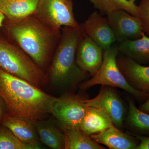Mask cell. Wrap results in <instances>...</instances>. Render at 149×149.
Returning <instances> with one entry per match:
<instances>
[{
  "label": "cell",
  "mask_w": 149,
  "mask_h": 149,
  "mask_svg": "<svg viewBox=\"0 0 149 149\" xmlns=\"http://www.w3.org/2000/svg\"><path fill=\"white\" fill-rule=\"evenodd\" d=\"M0 97L8 114L36 122L52 114L58 98L0 68Z\"/></svg>",
  "instance_id": "1"
},
{
  "label": "cell",
  "mask_w": 149,
  "mask_h": 149,
  "mask_svg": "<svg viewBox=\"0 0 149 149\" xmlns=\"http://www.w3.org/2000/svg\"><path fill=\"white\" fill-rule=\"evenodd\" d=\"M8 33L17 45L40 68L45 69L52 61L61 31L52 29L32 15L6 25Z\"/></svg>",
  "instance_id": "2"
},
{
  "label": "cell",
  "mask_w": 149,
  "mask_h": 149,
  "mask_svg": "<svg viewBox=\"0 0 149 149\" xmlns=\"http://www.w3.org/2000/svg\"><path fill=\"white\" fill-rule=\"evenodd\" d=\"M54 53L49 78L53 86L72 90L86 80L88 75L77 66L75 54L78 43L85 34L83 23L78 27H63Z\"/></svg>",
  "instance_id": "3"
},
{
  "label": "cell",
  "mask_w": 149,
  "mask_h": 149,
  "mask_svg": "<svg viewBox=\"0 0 149 149\" xmlns=\"http://www.w3.org/2000/svg\"><path fill=\"white\" fill-rule=\"evenodd\" d=\"M0 68L37 88H43L48 77L28 55L18 47L0 40Z\"/></svg>",
  "instance_id": "4"
},
{
  "label": "cell",
  "mask_w": 149,
  "mask_h": 149,
  "mask_svg": "<svg viewBox=\"0 0 149 149\" xmlns=\"http://www.w3.org/2000/svg\"><path fill=\"white\" fill-rule=\"evenodd\" d=\"M118 46L112 45L104 51L102 62L98 71L92 78L81 83L78 88L86 91L96 85L119 88L128 92L139 100L148 98L149 93L139 91L128 83L118 65Z\"/></svg>",
  "instance_id": "5"
},
{
  "label": "cell",
  "mask_w": 149,
  "mask_h": 149,
  "mask_svg": "<svg viewBox=\"0 0 149 149\" xmlns=\"http://www.w3.org/2000/svg\"><path fill=\"white\" fill-rule=\"evenodd\" d=\"M34 15L52 29L80 25L74 17L72 0H40Z\"/></svg>",
  "instance_id": "6"
},
{
  "label": "cell",
  "mask_w": 149,
  "mask_h": 149,
  "mask_svg": "<svg viewBox=\"0 0 149 149\" xmlns=\"http://www.w3.org/2000/svg\"><path fill=\"white\" fill-rule=\"evenodd\" d=\"M88 98L81 93H66L58 98L52 114L62 128H80L88 109Z\"/></svg>",
  "instance_id": "7"
},
{
  "label": "cell",
  "mask_w": 149,
  "mask_h": 149,
  "mask_svg": "<svg viewBox=\"0 0 149 149\" xmlns=\"http://www.w3.org/2000/svg\"><path fill=\"white\" fill-rule=\"evenodd\" d=\"M85 103L88 106L103 111L117 128L122 130L124 128L126 110L122 99L115 88L102 85L97 96L94 98L87 99Z\"/></svg>",
  "instance_id": "8"
},
{
  "label": "cell",
  "mask_w": 149,
  "mask_h": 149,
  "mask_svg": "<svg viewBox=\"0 0 149 149\" xmlns=\"http://www.w3.org/2000/svg\"><path fill=\"white\" fill-rule=\"evenodd\" d=\"M107 18L116 42L135 40L142 37L143 27L141 19L123 10H117L107 15Z\"/></svg>",
  "instance_id": "9"
},
{
  "label": "cell",
  "mask_w": 149,
  "mask_h": 149,
  "mask_svg": "<svg viewBox=\"0 0 149 149\" xmlns=\"http://www.w3.org/2000/svg\"><path fill=\"white\" fill-rule=\"evenodd\" d=\"M103 54V50L85 34L77 45L76 63L81 70L93 77L101 65Z\"/></svg>",
  "instance_id": "10"
},
{
  "label": "cell",
  "mask_w": 149,
  "mask_h": 149,
  "mask_svg": "<svg viewBox=\"0 0 149 149\" xmlns=\"http://www.w3.org/2000/svg\"><path fill=\"white\" fill-rule=\"evenodd\" d=\"M83 24L85 34L104 51L116 42L107 18L97 11L90 15Z\"/></svg>",
  "instance_id": "11"
},
{
  "label": "cell",
  "mask_w": 149,
  "mask_h": 149,
  "mask_svg": "<svg viewBox=\"0 0 149 149\" xmlns=\"http://www.w3.org/2000/svg\"><path fill=\"white\" fill-rule=\"evenodd\" d=\"M117 63L120 71L132 87L149 93V66L142 65L125 56L117 58Z\"/></svg>",
  "instance_id": "12"
},
{
  "label": "cell",
  "mask_w": 149,
  "mask_h": 149,
  "mask_svg": "<svg viewBox=\"0 0 149 149\" xmlns=\"http://www.w3.org/2000/svg\"><path fill=\"white\" fill-rule=\"evenodd\" d=\"M100 144H103L110 149H136L139 143L129 133L112 125L100 133L90 136Z\"/></svg>",
  "instance_id": "13"
},
{
  "label": "cell",
  "mask_w": 149,
  "mask_h": 149,
  "mask_svg": "<svg viewBox=\"0 0 149 149\" xmlns=\"http://www.w3.org/2000/svg\"><path fill=\"white\" fill-rule=\"evenodd\" d=\"M0 123L9 128L21 142L40 146L35 122L32 120L7 114Z\"/></svg>",
  "instance_id": "14"
},
{
  "label": "cell",
  "mask_w": 149,
  "mask_h": 149,
  "mask_svg": "<svg viewBox=\"0 0 149 149\" xmlns=\"http://www.w3.org/2000/svg\"><path fill=\"white\" fill-rule=\"evenodd\" d=\"M40 0H0V11L8 21L21 20L35 13Z\"/></svg>",
  "instance_id": "15"
},
{
  "label": "cell",
  "mask_w": 149,
  "mask_h": 149,
  "mask_svg": "<svg viewBox=\"0 0 149 149\" xmlns=\"http://www.w3.org/2000/svg\"><path fill=\"white\" fill-rule=\"evenodd\" d=\"M118 47L119 52L136 62L149 63V37L145 32L139 39L119 42Z\"/></svg>",
  "instance_id": "16"
},
{
  "label": "cell",
  "mask_w": 149,
  "mask_h": 149,
  "mask_svg": "<svg viewBox=\"0 0 149 149\" xmlns=\"http://www.w3.org/2000/svg\"><path fill=\"white\" fill-rule=\"evenodd\" d=\"M113 125L110 118L103 111L88 106L80 129L91 136L102 132Z\"/></svg>",
  "instance_id": "17"
},
{
  "label": "cell",
  "mask_w": 149,
  "mask_h": 149,
  "mask_svg": "<svg viewBox=\"0 0 149 149\" xmlns=\"http://www.w3.org/2000/svg\"><path fill=\"white\" fill-rule=\"evenodd\" d=\"M37 131L41 141L53 149H65V136L52 121L45 119L35 122Z\"/></svg>",
  "instance_id": "18"
},
{
  "label": "cell",
  "mask_w": 149,
  "mask_h": 149,
  "mask_svg": "<svg viewBox=\"0 0 149 149\" xmlns=\"http://www.w3.org/2000/svg\"><path fill=\"white\" fill-rule=\"evenodd\" d=\"M65 136V149H104L80 128H62Z\"/></svg>",
  "instance_id": "19"
},
{
  "label": "cell",
  "mask_w": 149,
  "mask_h": 149,
  "mask_svg": "<svg viewBox=\"0 0 149 149\" xmlns=\"http://www.w3.org/2000/svg\"><path fill=\"white\" fill-rule=\"evenodd\" d=\"M128 111L124 125L132 132L149 136V114L138 108L131 99L128 98Z\"/></svg>",
  "instance_id": "20"
},
{
  "label": "cell",
  "mask_w": 149,
  "mask_h": 149,
  "mask_svg": "<svg viewBox=\"0 0 149 149\" xmlns=\"http://www.w3.org/2000/svg\"><path fill=\"white\" fill-rule=\"evenodd\" d=\"M94 7L102 13L107 15L117 10H123L128 13L139 17V6L136 0H90Z\"/></svg>",
  "instance_id": "21"
},
{
  "label": "cell",
  "mask_w": 149,
  "mask_h": 149,
  "mask_svg": "<svg viewBox=\"0 0 149 149\" xmlns=\"http://www.w3.org/2000/svg\"><path fill=\"white\" fill-rule=\"evenodd\" d=\"M40 146L25 143L0 123V149H38Z\"/></svg>",
  "instance_id": "22"
},
{
  "label": "cell",
  "mask_w": 149,
  "mask_h": 149,
  "mask_svg": "<svg viewBox=\"0 0 149 149\" xmlns=\"http://www.w3.org/2000/svg\"><path fill=\"white\" fill-rule=\"evenodd\" d=\"M138 6L139 17L142 21L144 32L149 36V0H141Z\"/></svg>",
  "instance_id": "23"
},
{
  "label": "cell",
  "mask_w": 149,
  "mask_h": 149,
  "mask_svg": "<svg viewBox=\"0 0 149 149\" xmlns=\"http://www.w3.org/2000/svg\"><path fill=\"white\" fill-rule=\"evenodd\" d=\"M133 134L137 140L139 141V143L136 149H149V136H143L138 134Z\"/></svg>",
  "instance_id": "24"
},
{
  "label": "cell",
  "mask_w": 149,
  "mask_h": 149,
  "mask_svg": "<svg viewBox=\"0 0 149 149\" xmlns=\"http://www.w3.org/2000/svg\"><path fill=\"white\" fill-rule=\"evenodd\" d=\"M8 114L5 104L0 97V121L6 114Z\"/></svg>",
  "instance_id": "25"
},
{
  "label": "cell",
  "mask_w": 149,
  "mask_h": 149,
  "mask_svg": "<svg viewBox=\"0 0 149 149\" xmlns=\"http://www.w3.org/2000/svg\"><path fill=\"white\" fill-rule=\"evenodd\" d=\"M139 109L142 111L149 114V97L147 99L146 101L143 104L141 105Z\"/></svg>",
  "instance_id": "26"
},
{
  "label": "cell",
  "mask_w": 149,
  "mask_h": 149,
  "mask_svg": "<svg viewBox=\"0 0 149 149\" xmlns=\"http://www.w3.org/2000/svg\"><path fill=\"white\" fill-rule=\"evenodd\" d=\"M6 18L5 15L0 11V27L3 26L4 21Z\"/></svg>",
  "instance_id": "27"
}]
</instances>
